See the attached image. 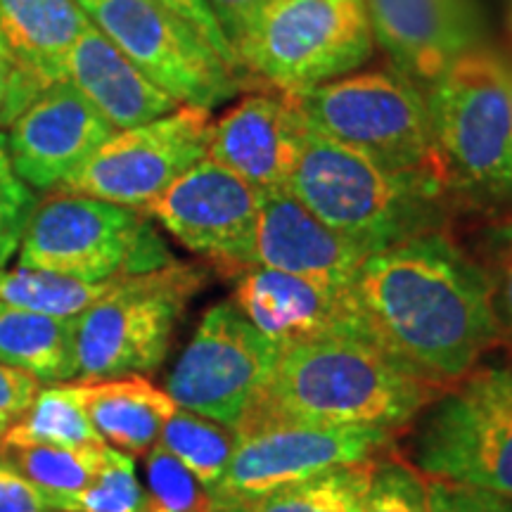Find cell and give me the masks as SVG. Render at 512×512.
I'll use <instances>...</instances> for the list:
<instances>
[{"label":"cell","instance_id":"cell-1","mask_svg":"<svg viewBox=\"0 0 512 512\" xmlns=\"http://www.w3.org/2000/svg\"><path fill=\"white\" fill-rule=\"evenodd\" d=\"M351 302L375 344L439 387L501 344L486 275L451 230L368 254Z\"/></svg>","mask_w":512,"mask_h":512},{"label":"cell","instance_id":"cell-2","mask_svg":"<svg viewBox=\"0 0 512 512\" xmlns=\"http://www.w3.org/2000/svg\"><path fill=\"white\" fill-rule=\"evenodd\" d=\"M441 389L370 339H313L280 351L235 432L294 422L399 434Z\"/></svg>","mask_w":512,"mask_h":512},{"label":"cell","instance_id":"cell-3","mask_svg":"<svg viewBox=\"0 0 512 512\" xmlns=\"http://www.w3.org/2000/svg\"><path fill=\"white\" fill-rule=\"evenodd\" d=\"M287 190L366 254L451 230L456 216L441 178L384 169L309 124Z\"/></svg>","mask_w":512,"mask_h":512},{"label":"cell","instance_id":"cell-4","mask_svg":"<svg viewBox=\"0 0 512 512\" xmlns=\"http://www.w3.org/2000/svg\"><path fill=\"white\" fill-rule=\"evenodd\" d=\"M422 91L456 214L482 223L512 214V102L505 64L477 48Z\"/></svg>","mask_w":512,"mask_h":512},{"label":"cell","instance_id":"cell-5","mask_svg":"<svg viewBox=\"0 0 512 512\" xmlns=\"http://www.w3.org/2000/svg\"><path fill=\"white\" fill-rule=\"evenodd\" d=\"M406 432V460L425 477L512 498V361L477 363Z\"/></svg>","mask_w":512,"mask_h":512},{"label":"cell","instance_id":"cell-6","mask_svg":"<svg viewBox=\"0 0 512 512\" xmlns=\"http://www.w3.org/2000/svg\"><path fill=\"white\" fill-rule=\"evenodd\" d=\"M285 98L311 128L384 169L441 178L425 91L396 69L354 72Z\"/></svg>","mask_w":512,"mask_h":512},{"label":"cell","instance_id":"cell-7","mask_svg":"<svg viewBox=\"0 0 512 512\" xmlns=\"http://www.w3.org/2000/svg\"><path fill=\"white\" fill-rule=\"evenodd\" d=\"M174 261L143 211L67 190L38 202L19 247V268L86 283L150 273Z\"/></svg>","mask_w":512,"mask_h":512},{"label":"cell","instance_id":"cell-8","mask_svg":"<svg viewBox=\"0 0 512 512\" xmlns=\"http://www.w3.org/2000/svg\"><path fill=\"white\" fill-rule=\"evenodd\" d=\"M207 285L200 266L174 264L119 278L76 325L79 382L114 380L157 370L190 299Z\"/></svg>","mask_w":512,"mask_h":512},{"label":"cell","instance_id":"cell-9","mask_svg":"<svg viewBox=\"0 0 512 512\" xmlns=\"http://www.w3.org/2000/svg\"><path fill=\"white\" fill-rule=\"evenodd\" d=\"M366 0H275L240 60L266 91L299 95L373 57Z\"/></svg>","mask_w":512,"mask_h":512},{"label":"cell","instance_id":"cell-10","mask_svg":"<svg viewBox=\"0 0 512 512\" xmlns=\"http://www.w3.org/2000/svg\"><path fill=\"white\" fill-rule=\"evenodd\" d=\"M86 17L181 105L214 112L240 93L264 91L235 72L181 15L159 0H76Z\"/></svg>","mask_w":512,"mask_h":512},{"label":"cell","instance_id":"cell-11","mask_svg":"<svg viewBox=\"0 0 512 512\" xmlns=\"http://www.w3.org/2000/svg\"><path fill=\"white\" fill-rule=\"evenodd\" d=\"M233 302L211 306L166 380L164 392L183 411L238 430L280 358Z\"/></svg>","mask_w":512,"mask_h":512},{"label":"cell","instance_id":"cell-12","mask_svg":"<svg viewBox=\"0 0 512 512\" xmlns=\"http://www.w3.org/2000/svg\"><path fill=\"white\" fill-rule=\"evenodd\" d=\"M209 110L181 105L150 124L117 131L60 188L147 211L185 171L207 157Z\"/></svg>","mask_w":512,"mask_h":512},{"label":"cell","instance_id":"cell-13","mask_svg":"<svg viewBox=\"0 0 512 512\" xmlns=\"http://www.w3.org/2000/svg\"><path fill=\"white\" fill-rule=\"evenodd\" d=\"M396 434L370 427L278 422L235 432V448L211 505H249L332 467L366 463L392 451Z\"/></svg>","mask_w":512,"mask_h":512},{"label":"cell","instance_id":"cell-14","mask_svg":"<svg viewBox=\"0 0 512 512\" xmlns=\"http://www.w3.org/2000/svg\"><path fill=\"white\" fill-rule=\"evenodd\" d=\"M259 202V190L204 157L166 188L145 214L223 278L235 280L254 266Z\"/></svg>","mask_w":512,"mask_h":512},{"label":"cell","instance_id":"cell-15","mask_svg":"<svg viewBox=\"0 0 512 512\" xmlns=\"http://www.w3.org/2000/svg\"><path fill=\"white\" fill-rule=\"evenodd\" d=\"M114 133L117 128L64 79L46 88L12 121L8 150L24 183L55 190Z\"/></svg>","mask_w":512,"mask_h":512},{"label":"cell","instance_id":"cell-16","mask_svg":"<svg viewBox=\"0 0 512 512\" xmlns=\"http://www.w3.org/2000/svg\"><path fill=\"white\" fill-rule=\"evenodd\" d=\"M366 8L375 43L392 69L420 88L482 41L472 0H366Z\"/></svg>","mask_w":512,"mask_h":512},{"label":"cell","instance_id":"cell-17","mask_svg":"<svg viewBox=\"0 0 512 512\" xmlns=\"http://www.w3.org/2000/svg\"><path fill=\"white\" fill-rule=\"evenodd\" d=\"M366 256L354 242L325 226L287 188L261 192L254 266L297 275L323 290L351 297Z\"/></svg>","mask_w":512,"mask_h":512},{"label":"cell","instance_id":"cell-18","mask_svg":"<svg viewBox=\"0 0 512 512\" xmlns=\"http://www.w3.org/2000/svg\"><path fill=\"white\" fill-rule=\"evenodd\" d=\"M304 128V119L285 95L249 91L211 124L207 157L259 192L287 188Z\"/></svg>","mask_w":512,"mask_h":512},{"label":"cell","instance_id":"cell-19","mask_svg":"<svg viewBox=\"0 0 512 512\" xmlns=\"http://www.w3.org/2000/svg\"><path fill=\"white\" fill-rule=\"evenodd\" d=\"M233 283V304L280 349L323 337L370 339L354 302L344 294L261 266L249 268Z\"/></svg>","mask_w":512,"mask_h":512},{"label":"cell","instance_id":"cell-20","mask_svg":"<svg viewBox=\"0 0 512 512\" xmlns=\"http://www.w3.org/2000/svg\"><path fill=\"white\" fill-rule=\"evenodd\" d=\"M86 24L76 0H0V38L17 60L0 128H10L46 88L64 81L67 55Z\"/></svg>","mask_w":512,"mask_h":512},{"label":"cell","instance_id":"cell-21","mask_svg":"<svg viewBox=\"0 0 512 512\" xmlns=\"http://www.w3.org/2000/svg\"><path fill=\"white\" fill-rule=\"evenodd\" d=\"M64 79L117 131L150 124L181 107V102L147 79L91 19L69 50Z\"/></svg>","mask_w":512,"mask_h":512},{"label":"cell","instance_id":"cell-22","mask_svg":"<svg viewBox=\"0 0 512 512\" xmlns=\"http://www.w3.org/2000/svg\"><path fill=\"white\" fill-rule=\"evenodd\" d=\"M79 389L95 432L126 456H145L178 411L174 399L143 375L79 382Z\"/></svg>","mask_w":512,"mask_h":512},{"label":"cell","instance_id":"cell-23","mask_svg":"<svg viewBox=\"0 0 512 512\" xmlns=\"http://www.w3.org/2000/svg\"><path fill=\"white\" fill-rule=\"evenodd\" d=\"M0 363L38 382H74L79 377L74 318L0 304Z\"/></svg>","mask_w":512,"mask_h":512},{"label":"cell","instance_id":"cell-24","mask_svg":"<svg viewBox=\"0 0 512 512\" xmlns=\"http://www.w3.org/2000/svg\"><path fill=\"white\" fill-rule=\"evenodd\" d=\"M105 444L95 432L79 382H64L41 389L29 411L0 437V448L8 446H62L81 448Z\"/></svg>","mask_w":512,"mask_h":512},{"label":"cell","instance_id":"cell-25","mask_svg":"<svg viewBox=\"0 0 512 512\" xmlns=\"http://www.w3.org/2000/svg\"><path fill=\"white\" fill-rule=\"evenodd\" d=\"M107 444L62 448V446H8L0 448V456L29 479L31 484L50 498L57 512L62 505L81 494L100 472Z\"/></svg>","mask_w":512,"mask_h":512},{"label":"cell","instance_id":"cell-26","mask_svg":"<svg viewBox=\"0 0 512 512\" xmlns=\"http://www.w3.org/2000/svg\"><path fill=\"white\" fill-rule=\"evenodd\" d=\"M375 460L332 467L249 503L252 512H363Z\"/></svg>","mask_w":512,"mask_h":512},{"label":"cell","instance_id":"cell-27","mask_svg":"<svg viewBox=\"0 0 512 512\" xmlns=\"http://www.w3.org/2000/svg\"><path fill=\"white\" fill-rule=\"evenodd\" d=\"M157 444L176 456L195 475L209 498L219 489L235 448V432L202 415L178 411L164 422Z\"/></svg>","mask_w":512,"mask_h":512},{"label":"cell","instance_id":"cell-28","mask_svg":"<svg viewBox=\"0 0 512 512\" xmlns=\"http://www.w3.org/2000/svg\"><path fill=\"white\" fill-rule=\"evenodd\" d=\"M114 283L117 280L86 283V280L67 278V275L50 271H31V268L5 271L0 268V304L57 318H79L83 311L98 302L102 294L110 292Z\"/></svg>","mask_w":512,"mask_h":512},{"label":"cell","instance_id":"cell-29","mask_svg":"<svg viewBox=\"0 0 512 512\" xmlns=\"http://www.w3.org/2000/svg\"><path fill=\"white\" fill-rule=\"evenodd\" d=\"M62 512H152V505L138 482L133 458L107 446L98 475L62 505Z\"/></svg>","mask_w":512,"mask_h":512},{"label":"cell","instance_id":"cell-30","mask_svg":"<svg viewBox=\"0 0 512 512\" xmlns=\"http://www.w3.org/2000/svg\"><path fill=\"white\" fill-rule=\"evenodd\" d=\"M470 254L482 266L489 283L491 309L501 330V342L512 347V214L482 223Z\"/></svg>","mask_w":512,"mask_h":512},{"label":"cell","instance_id":"cell-31","mask_svg":"<svg viewBox=\"0 0 512 512\" xmlns=\"http://www.w3.org/2000/svg\"><path fill=\"white\" fill-rule=\"evenodd\" d=\"M147 496L152 512H209L211 498L195 475L162 444L145 453Z\"/></svg>","mask_w":512,"mask_h":512},{"label":"cell","instance_id":"cell-32","mask_svg":"<svg viewBox=\"0 0 512 512\" xmlns=\"http://www.w3.org/2000/svg\"><path fill=\"white\" fill-rule=\"evenodd\" d=\"M363 512H427V477L392 451L375 458Z\"/></svg>","mask_w":512,"mask_h":512},{"label":"cell","instance_id":"cell-33","mask_svg":"<svg viewBox=\"0 0 512 512\" xmlns=\"http://www.w3.org/2000/svg\"><path fill=\"white\" fill-rule=\"evenodd\" d=\"M38 207V197L12 166L8 136L0 131V268L22 247L24 233Z\"/></svg>","mask_w":512,"mask_h":512},{"label":"cell","instance_id":"cell-34","mask_svg":"<svg viewBox=\"0 0 512 512\" xmlns=\"http://www.w3.org/2000/svg\"><path fill=\"white\" fill-rule=\"evenodd\" d=\"M427 512H512V498L427 477Z\"/></svg>","mask_w":512,"mask_h":512},{"label":"cell","instance_id":"cell-35","mask_svg":"<svg viewBox=\"0 0 512 512\" xmlns=\"http://www.w3.org/2000/svg\"><path fill=\"white\" fill-rule=\"evenodd\" d=\"M273 3L275 0H207L211 15L219 22L223 36H226L230 48L235 50L238 60L249 43V38L256 34L261 19L266 17V12L271 10Z\"/></svg>","mask_w":512,"mask_h":512},{"label":"cell","instance_id":"cell-36","mask_svg":"<svg viewBox=\"0 0 512 512\" xmlns=\"http://www.w3.org/2000/svg\"><path fill=\"white\" fill-rule=\"evenodd\" d=\"M159 3H164L169 10H174L176 15H181L185 22H188L190 27L195 29L197 34H200L204 41H207L209 46L230 64V67L235 69V72H240L242 76H247L249 81H254L252 76H249L247 69L242 67V62L238 60V55H235V50L230 48L226 36H223L219 22H216V17L211 15L207 0H159ZM256 86H259V83H256Z\"/></svg>","mask_w":512,"mask_h":512},{"label":"cell","instance_id":"cell-37","mask_svg":"<svg viewBox=\"0 0 512 512\" xmlns=\"http://www.w3.org/2000/svg\"><path fill=\"white\" fill-rule=\"evenodd\" d=\"M41 392V382L24 370L0 363V437L29 411Z\"/></svg>","mask_w":512,"mask_h":512},{"label":"cell","instance_id":"cell-38","mask_svg":"<svg viewBox=\"0 0 512 512\" xmlns=\"http://www.w3.org/2000/svg\"><path fill=\"white\" fill-rule=\"evenodd\" d=\"M0 512H57L8 458L0 456Z\"/></svg>","mask_w":512,"mask_h":512},{"label":"cell","instance_id":"cell-39","mask_svg":"<svg viewBox=\"0 0 512 512\" xmlns=\"http://www.w3.org/2000/svg\"><path fill=\"white\" fill-rule=\"evenodd\" d=\"M17 79V60L10 53V48L5 46V41L0 38V114H3L5 105H8L12 86Z\"/></svg>","mask_w":512,"mask_h":512},{"label":"cell","instance_id":"cell-40","mask_svg":"<svg viewBox=\"0 0 512 512\" xmlns=\"http://www.w3.org/2000/svg\"><path fill=\"white\" fill-rule=\"evenodd\" d=\"M209 512H252L247 505H211Z\"/></svg>","mask_w":512,"mask_h":512},{"label":"cell","instance_id":"cell-41","mask_svg":"<svg viewBox=\"0 0 512 512\" xmlns=\"http://www.w3.org/2000/svg\"><path fill=\"white\" fill-rule=\"evenodd\" d=\"M510 102H512V72H510Z\"/></svg>","mask_w":512,"mask_h":512}]
</instances>
